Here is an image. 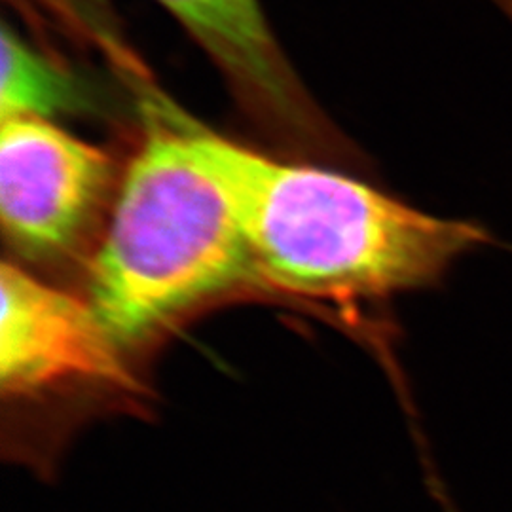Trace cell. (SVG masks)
<instances>
[{"mask_svg": "<svg viewBox=\"0 0 512 512\" xmlns=\"http://www.w3.org/2000/svg\"><path fill=\"white\" fill-rule=\"evenodd\" d=\"M196 162L230 203L262 285L317 298H378L437 283L490 236L431 217L368 184L283 164L224 139L183 110Z\"/></svg>", "mask_w": 512, "mask_h": 512, "instance_id": "obj_1", "label": "cell"}, {"mask_svg": "<svg viewBox=\"0 0 512 512\" xmlns=\"http://www.w3.org/2000/svg\"><path fill=\"white\" fill-rule=\"evenodd\" d=\"M129 82L145 133L88 283V304L122 353L222 294L262 285L230 203L190 152L177 105L141 71Z\"/></svg>", "mask_w": 512, "mask_h": 512, "instance_id": "obj_2", "label": "cell"}, {"mask_svg": "<svg viewBox=\"0 0 512 512\" xmlns=\"http://www.w3.org/2000/svg\"><path fill=\"white\" fill-rule=\"evenodd\" d=\"M0 217L27 258H54L78 245L99 217L112 162L55 122L0 118Z\"/></svg>", "mask_w": 512, "mask_h": 512, "instance_id": "obj_3", "label": "cell"}, {"mask_svg": "<svg viewBox=\"0 0 512 512\" xmlns=\"http://www.w3.org/2000/svg\"><path fill=\"white\" fill-rule=\"evenodd\" d=\"M158 2L211 59L256 124L296 147L336 145V131L294 71L260 0Z\"/></svg>", "mask_w": 512, "mask_h": 512, "instance_id": "obj_4", "label": "cell"}, {"mask_svg": "<svg viewBox=\"0 0 512 512\" xmlns=\"http://www.w3.org/2000/svg\"><path fill=\"white\" fill-rule=\"evenodd\" d=\"M0 385L29 395L63 380L128 384L122 351L101 327L88 300L61 293L19 266L0 268Z\"/></svg>", "mask_w": 512, "mask_h": 512, "instance_id": "obj_5", "label": "cell"}, {"mask_svg": "<svg viewBox=\"0 0 512 512\" xmlns=\"http://www.w3.org/2000/svg\"><path fill=\"white\" fill-rule=\"evenodd\" d=\"M95 109V93L73 69L31 44L8 23L2 27L0 118H40Z\"/></svg>", "mask_w": 512, "mask_h": 512, "instance_id": "obj_6", "label": "cell"}]
</instances>
